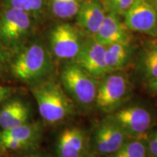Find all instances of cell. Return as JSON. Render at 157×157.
<instances>
[{"label": "cell", "instance_id": "obj_23", "mask_svg": "<svg viewBox=\"0 0 157 157\" xmlns=\"http://www.w3.org/2000/svg\"><path fill=\"white\" fill-rule=\"evenodd\" d=\"M10 51L5 48L0 43V71H1L7 64L10 61Z\"/></svg>", "mask_w": 157, "mask_h": 157}, {"label": "cell", "instance_id": "obj_27", "mask_svg": "<svg viewBox=\"0 0 157 157\" xmlns=\"http://www.w3.org/2000/svg\"><path fill=\"white\" fill-rule=\"evenodd\" d=\"M82 157H96V156H94V155H91V154H86L85 155H84V156H82Z\"/></svg>", "mask_w": 157, "mask_h": 157}, {"label": "cell", "instance_id": "obj_6", "mask_svg": "<svg viewBox=\"0 0 157 157\" xmlns=\"http://www.w3.org/2000/svg\"><path fill=\"white\" fill-rule=\"evenodd\" d=\"M130 84L126 76L120 73H109L98 82L95 104L100 111L111 113L127 100Z\"/></svg>", "mask_w": 157, "mask_h": 157}, {"label": "cell", "instance_id": "obj_8", "mask_svg": "<svg viewBox=\"0 0 157 157\" xmlns=\"http://www.w3.org/2000/svg\"><path fill=\"white\" fill-rule=\"evenodd\" d=\"M122 17L127 29L132 32L157 38V12L150 0H134Z\"/></svg>", "mask_w": 157, "mask_h": 157}, {"label": "cell", "instance_id": "obj_11", "mask_svg": "<svg viewBox=\"0 0 157 157\" xmlns=\"http://www.w3.org/2000/svg\"><path fill=\"white\" fill-rule=\"evenodd\" d=\"M107 13L105 5L100 0H84L75 17V25L85 38L94 37Z\"/></svg>", "mask_w": 157, "mask_h": 157}, {"label": "cell", "instance_id": "obj_9", "mask_svg": "<svg viewBox=\"0 0 157 157\" xmlns=\"http://www.w3.org/2000/svg\"><path fill=\"white\" fill-rule=\"evenodd\" d=\"M96 78L109 73L105 60V47L93 37H86L77 56L73 60Z\"/></svg>", "mask_w": 157, "mask_h": 157}, {"label": "cell", "instance_id": "obj_28", "mask_svg": "<svg viewBox=\"0 0 157 157\" xmlns=\"http://www.w3.org/2000/svg\"><path fill=\"white\" fill-rule=\"evenodd\" d=\"M29 157H39V156H29Z\"/></svg>", "mask_w": 157, "mask_h": 157}, {"label": "cell", "instance_id": "obj_26", "mask_svg": "<svg viewBox=\"0 0 157 157\" xmlns=\"http://www.w3.org/2000/svg\"><path fill=\"white\" fill-rule=\"evenodd\" d=\"M150 2L152 4L153 7H154V9L157 12V0H150Z\"/></svg>", "mask_w": 157, "mask_h": 157}, {"label": "cell", "instance_id": "obj_7", "mask_svg": "<svg viewBox=\"0 0 157 157\" xmlns=\"http://www.w3.org/2000/svg\"><path fill=\"white\" fill-rule=\"evenodd\" d=\"M130 138L146 139L152 127L153 117L141 106H129L117 110L108 117Z\"/></svg>", "mask_w": 157, "mask_h": 157}, {"label": "cell", "instance_id": "obj_19", "mask_svg": "<svg viewBox=\"0 0 157 157\" xmlns=\"http://www.w3.org/2000/svg\"><path fill=\"white\" fill-rule=\"evenodd\" d=\"M4 6L29 13L36 20L47 13L48 0H2Z\"/></svg>", "mask_w": 157, "mask_h": 157}, {"label": "cell", "instance_id": "obj_12", "mask_svg": "<svg viewBox=\"0 0 157 157\" xmlns=\"http://www.w3.org/2000/svg\"><path fill=\"white\" fill-rule=\"evenodd\" d=\"M39 129L27 122L21 126L0 132V150L13 151L34 146L39 137Z\"/></svg>", "mask_w": 157, "mask_h": 157}, {"label": "cell", "instance_id": "obj_10", "mask_svg": "<svg viewBox=\"0 0 157 157\" xmlns=\"http://www.w3.org/2000/svg\"><path fill=\"white\" fill-rule=\"evenodd\" d=\"M128 140V137L114 121L106 118L96 127L93 135V147L95 152L111 156Z\"/></svg>", "mask_w": 157, "mask_h": 157}, {"label": "cell", "instance_id": "obj_29", "mask_svg": "<svg viewBox=\"0 0 157 157\" xmlns=\"http://www.w3.org/2000/svg\"><path fill=\"white\" fill-rule=\"evenodd\" d=\"M100 1H101V2H103H103H105V0H100Z\"/></svg>", "mask_w": 157, "mask_h": 157}, {"label": "cell", "instance_id": "obj_5", "mask_svg": "<svg viewBox=\"0 0 157 157\" xmlns=\"http://www.w3.org/2000/svg\"><path fill=\"white\" fill-rule=\"evenodd\" d=\"M85 39L76 25L59 22L48 32L49 50L52 56L59 60H74Z\"/></svg>", "mask_w": 157, "mask_h": 157}, {"label": "cell", "instance_id": "obj_24", "mask_svg": "<svg viewBox=\"0 0 157 157\" xmlns=\"http://www.w3.org/2000/svg\"><path fill=\"white\" fill-rule=\"evenodd\" d=\"M12 91H13L12 88L0 85V102L9 98L12 94Z\"/></svg>", "mask_w": 157, "mask_h": 157}, {"label": "cell", "instance_id": "obj_15", "mask_svg": "<svg viewBox=\"0 0 157 157\" xmlns=\"http://www.w3.org/2000/svg\"><path fill=\"white\" fill-rule=\"evenodd\" d=\"M29 109L20 101H10L0 110V127L9 129L28 122Z\"/></svg>", "mask_w": 157, "mask_h": 157}, {"label": "cell", "instance_id": "obj_4", "mask_svg": "<svg viewBox=\"0 0 157 157\" xmlns=\"http://www.w3.org/2000/svg\"><path fill=\"white\" fill-rule=\"evenodd\" d=\"M36 21L29 13L4 6L0 12V43L15 52L25 44Z\"/></svg>", "mask_w": 157, "mask_h": 157}, {"label": "cell", "instance_id": "obj_17", "mask_svg": "<svg viewBox=\"0 0 157 157\" xmlns=\"http://www.w3.org/2000/svg\"><path fill=\"white\" fill-rule=\"evenodd\" d=\"M138 67L148 82L157 78V39L151 40L143 48L139 56Z\"/></svg>", "mask_w": 157, "mask_h": 157}, {"label": "cell", "instance_id": "obj_20", "mask_svg": "<svg viewBox=\"0 0 157 157\" xmlns=\"http://www.w3.org/2000/svg\"><path fill=\"white\" fill-rule=\"evenodd\" d=\"M145 139H128L117 152L110 157H148Z\"/></svg>", "mask_w": 157, "mask_h": 157}, {"label": "cell", "instance_id": "obj_14", "mask_svg": "<svg viewBox=\"0 0 157 157\" xmlns=\"http://www.w3.org/2000/svg\"><path fill=\"white\" fill-rule=\"evenodd\" d=\"M86 134L78 127H68L59 135L56 143L57 157H82L87 154Z\"/></svg>", "mask_w": 157, "mask_h": 157}, {"label": "cell", "instance_id": "obj_13", "mask_svg": "<svg viewBox=\"0 0 157 157\" xmlns=\"http://www.w3.org/2000/svg\"><path fill=\"white\" fill-rule=\"evenodd\" d=\"M94 39L106 47L114 43H131L132 31L127 29L121 17L108 13Z\"/></svg>", "mask_w": 157, "mask_h": 157}, {"label": "cell", "instance_id": "obj_25", "mask_svg": "<svg viewBox=\"0 0 157 157\" xmlns=\"http://www.w3.org/2000/svg\"><path fill=\"white\" fill-rule=\"evenodd\" d=\"M148 88L153 94L157 95V78L148 82Z\"/></svg>", "mask_w": 157, "mask_h": 157}, {"label": "cell", "instance_id": "obj_18", "mask_svg": "<svg viewBox=\"0 0 157 157\" xmlns=\"http://www.w3.org/2000/svg\"><path fill=\"white\" fill-rule=\"evenodd\" d=\"M84 0H48L47 12L55 18L68 21L74 18Z\"/></svg>", "mask_w": 157, "mask_h": 157}, {"label": "cell", "instance_id": "obj_21", "mask_svg": "<svg viewBox=\"0 0 157 157\" xmlns=\"http://www.w3.org/2000/svg\"><path fill=\"white\" fill-rule=\"evenodd\" d=\"M133 2L134 0H117L113 5L110 6L107 9V11L108 13H115L122 17L130 6L132 5Z\"/></svg>", "mask_w": 157, "mask_h": 157}, {"label": "cell", "instance_id": "obj_3", "mask_svg": "<svg viewBox=\"0 0 157 157\" xmlns=\"http://www.w3.org/2000/svg\"><path fill=\"white\" fill-rule=\"evenodd\" d=\"M60 84L74 103L82 107H89L95 103L98 78L88 74L73 60L62 68Z\"/></svg>", "mask_w": 157, "mask_h": 157}, {"label": "cell", "instance_id": "obj_22", "mask_svg": "<svg viewBox=\"0 0 157 157\" xmlns=\"http://www.w3.org/2000/svg\"><path fill=\"white\" fill-rule=\"evenodd\" d=\"M145 141L148 156L157 157V129L149 132Z\"/></svg>", "mask_w": 157, "mask_h": 157}, {"label": "cell", "instance_id": "obj_1", "mask_svg": "<svg viewBox=\"0 0 157 157\" xmlns=\"http://www.w3.org/2000/svg\"><path fill=\"white\" fill-rule=\"evenodd\" d=\"M10 59L11 73L25 82H40L52 69V56L46 45L36 40L23 44Z\"/></svg>", "mask_w": 157, "mask_h": 157}, {"label": "cell", "instance_id": "obj_2", "mask_svg": "<svg viewBox=\"0 0 157 157\" xmlns=\"http://www.w3.org/2000/svg\"><path fill=\"white\" fill-rule=\"evenodd\" d=\"M42 119L50 124L61 122L74 112V101L61 84L53 80H43L31 88Z\"/></svg>", "mask_w": 157, "mask_h": 157}, {"label": "cell", "instance_id": "obj_16", "mask_svg": "<svg viewBox=\"0 0 157 157\" xmlns=\"http://www.w3.org/2000/svg\"><path fill=\"white\" fill-rule=\"evenodd\" d=\"M132 53L131 43H114L105 47V60L109 73L124 68Z\"/></svg>", "mask_w": 157, "mask_h": 157}]
</instances>
